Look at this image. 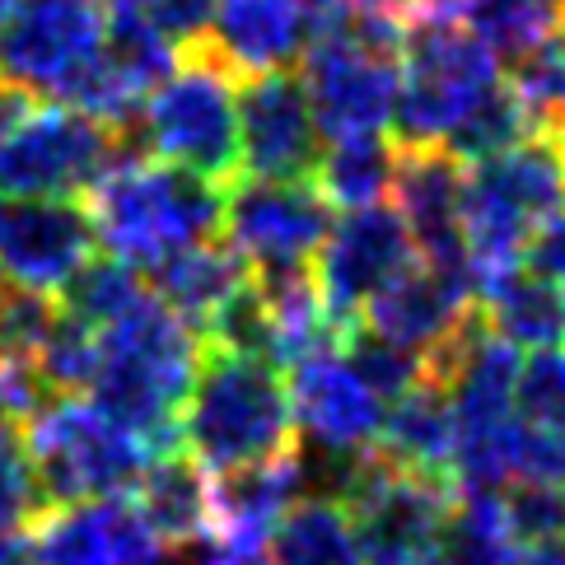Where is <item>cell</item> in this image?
I'll return each instance as SVG.
<instances>
[{
  "label": "cell",
  "instance_id": "obj_28",
  "mask_svg": "<svg viewBox=\"0 0 565 565\" xmlns=\"http://www.w3.org/2000/svg\"><path fill=\"white\" fill-rule=\"evenodd\" d=\"M462 19L514 66L565 29V0H468Z\"/></svg>",
  "mask_w": 565,
  "mask_h": 565
},
{
  "label": "cell",
  "instance_id": "obj_31",
  "mask_svg": "<svg viewBox=\"0 0 565 565\" xmlns=\"http://www.w3.org/2000/svg\"><path fill=\"white\" fill-rule=\"evenodd\" d=\"M341 351H347V360L355 365V374L365 379L383 402L412 393L416 383L430 379L426 355L397 347V341H388V337H379L374 328H365V322H355V328L341 332Z\"/></svg>",
  "mask_w": 565,
  "mask_h": 565
},
{
  "label": "cell",
  "instance_id": "obj_11",
  "mask_svg": "<svg viewBox=\"0 0 565 565\" xmlns=\"http://www.w3.org/2000/svg\"><path fill=\"white\" fill-rule=\"evenodd\" d=\"M397 85H402V52L347 33L309 38L305 89L322 140L383 136L397 113Z\"/></svg>",
  "mask_w": 565,
  "mask_h": 565
},
{
  "label": "cell",
  "instance_id": "obj_21",
  "mask_svg": "<svg viewBox=\"0 0 565 565\" xmlns=\"http://www.w3.org/2000/svg\"><path fill=\"white\" fill-rule=\"evenodd\" d=\"M150 280H154V295L164 299L183 322H192V328L201 332V341H206L215 318L225 313L230 299L253 280V267L244 262V253L220 234V238L178 248L164 262H154Z\"/></svg>",
  "mask_w": 565,
  "mask_h": 565
},
{
  "label": "cell",
  "instance_id": "obj_19",
  "mask_svg": "<svg viewBox=\"0 0 565 565\" xmlns=\"http://www.w3.org/2000/svg\"><path fill=\"white\" fill-rule=\"evenodd\" d=\"M309 462L299 444L267 462H248L211 481V542L220 547H262L299 500H305Z\"/></svg>",
  "mask_w": 565,
  "mask_h": 565
},
{
  "label": "cell",
  "instance_id": "obj_1",
  "mask_svg": "<svg viewBox=\"0 0 565 565\" xmlns=\"http://www.w3.org/2000/svg\"><path fill=\"white\" fill-rule=\"evenodd\" d=\"M201 355H206L201 332L150 290L122 318L98 328V360L89 393L113 416L131 420L140 435H150L164 454L183 449V412L201 370Z\"/></svg>",
  "mask_w": 565,
  "mask_h": 565
},
{
  "label": "cell",
  "instance_id": "obj_35",
  "mask_svg": "<svg viewBox=\"0 0 565 565\" xmlns=\"http://www.w3.org/2000/svg\"><path fill=\"white\" fill-rule=\"evenodd\" d=\"M514 412L529 426L565 435V347H542L519 365Z\"/></svg>",
  "mask_w": 565,
  "mask_h": 565
},
{
  "label": "cell",
  "instance_id": "obj_22",
  "mask_svg": "<svg viewBox=\"0 0 565 565\" xmlns=\"http://www.w3.org/2000/svg\"><path fill=\"white\" fill-rule=\"evenodd\" d=\"M379 454L393 458L397 468H407V472L454 481L458 420H454L449 388L435 383V379H426V383H416L412 393L393 397L388 416H383Z\"/></svg>",
  "mask_w": 565,
  "mask_h": 565
},
{
  "label": "cell",
  "instance_id": "obj_44",
  "mask_svg": "<svg viewBox=\"0 0 565 565\" xmlns=\"http://www.w3.org/2000/svg\"><path fill=\"white\" fill-rule=\"evenodd\" d=\"M556 136H561V146H565V127H561V131H556Z\"/></svg>",
  "mask_w": 565,
  "mask_h": 565
},
{
  "label": "cell",
  "instance_id": "obj_30",
  "mask_svg": "<svg viewBox=\"0 0 565 565\" xmlns=\"http://www.w3.org/2000/svg\"><path fill=\"white\" fill-rule=\"evenodd\" d=\"M533 131H537L533 113L523 108V98L514 94L510 79H500V85L454 127V136L444 140V146H449L462 164H477V159H491L500 150L519 146V140L533 136Z\"/></svg>",
  "mask_w": 565,
  "mask_h": 565
},
{
  "label": "cell",
  "instance_id": "obj_3",
  "mask_svg": "<svg viewBox=\"0 0 565 565\" xmlns=\"http://www.w3.org/2000/svg\"><path fill=\"white\" fill-rule=\"evenodd\" d=\"M183 449L206 472H234L295 449L290 383L276 360L206 341L183 412Z\"/></svg>",
  "mask_w": 565,
  "mask_h": 565
},
{
  "label": "cell",
  "instance_id": "obj_33",
  "mask_svg": "<svg viewBox=\"0 0 565 565\" xmlns=\"http://www.w3.org/2000/svg\"><path fill=\"white\" fill-rule=\"evenodd\" d=\"M47 510V495L38 487L24 430L14 420H0V533H24Z\"/></svg>",
  "mask_w": 565,
  "mask_h": 565
},
{
  "label": "cell",
  "instance_id": "obj_23",
  "mask_svg": "<svg viewBox=\"0 0 565 565\" xmlns=\"http://www.w3.org/2000/svg\"><path fill=\"white\" fill-rule=\"evenodd\" d=\"M477 305L487 313L491 332L504 337L510 347H561L565 341V290L561 280L533 271L529 262L495 271L491 280H481Z\"/></svg>",
  "mask_w": 565,
  "mask_h": 565
},
{
  "label": "cell",
  "instance_id": "obj_38",
  "mask_svg": "<svg viewBox=\"0 0 565 565\" xmlns=\"http://www.w3.org/2000/svg\"><path fill=\"white\" fill-rule=\"evenodd\" d=\"M514 481L565 487V435L519 420V430H514Z\"/></svg>",
  "mask_w": 565,
  "mask_h": 565
},
{
  "label": "cell",
  "instance_id": "obj_12",
  "mask_svg": "<svg viewBox=\"0 0 565 565\" xmlns=\"http://www.w3.org/2000/svg\"><path fill=\"white\" fill-rule=\"evenodd\" d=\"M328 230L332 206L313 183H280V178L248 173L225 188V238L257 276L313 267Z\"/></svg>",
  "mask_w": 565,
  "mask_h": 565
},
{
  "label": "cell",
  "instance_id": "obj_24",
  "mask_svg": "<svg viewBox=\"0 0 565 565\" xmlns=\"http://www.w3.org/2000/svg\"><path fill=\"white\" fill-rule=\"evenodd\" d=\"M136 504L173 552L211 537V481L188 449H169L150 462L136 481Z\"/></svg>",
  "mask_w": 565,
  "mask_h": 565
},
{
  "label": "cell",
  "instance_id": "obj_20",
  "mask_svg": "<svg viewBox=\"0 0 565 565\" xmlns=\"http://www.w3.org/2000/svg\"><path fill=\"white\" fill-rule=\"evenodd\" d=\"M472 309H477V286L468 276L416 262L407 276H397L379 299H370L360 322L374 328L379 337L397 341V347L430 355L472 318Z\"/></svg>",
  "mask_w": 565,
  "mask_h": 565
},
{
  "label": "cell",
  "instance_id": "obj_17",
  "mask_svg": "<svg viewBox=\"0 0 565 565\" xmlns=\"http://www.w3.org/2000/svg\"><path fill=\"white\" fill-rule=\"evenodd\" d=\"M462 183H468V164L449 146H397L393 206L412 225L420 262L468 276L477 286L468 234H462Z\"/></svg>",
  "mask_w": 565,
  "mask_h": 565
},
{
  "label": "cell",
  "instance_id": "obj_5",
  "mask_svg": "<svg viewBox=\"0 0 565 565\" xmlns=\"http://www.w3.org/2000/svg\"><path fill=\"white\" fill-rule=\"evenodd\" d=\"M19 430H24L47 504L127 495L136 491L150 462L164 454L131 420L113 416L104 402H85L79 393L47 397Z\"/></svg>",
  "mask_w": 565,
  "mask_h": 565
},
{
  "label": "cell",
  "instance_id": "obj_32",
  "mask_svg": "<svg viewBox=\"0 0 565 565\" xmlns=\"http://www.w3.org/2000/svg\"><path fill=\"white\" fill-rule=\"evenodd\" d=\"M56 322H62V309H56L52 295L0 286V360H29V365H38Z\"/></svg>",
  "mask_w": 565,
  "mask_h": 565
},
{
  "label": "cell",
  "instance_id": "obj_29",
  "mask_svg": "<svg viewBox=\"0 0 565 565\" xmlns=\"http://www.w3.org/2000/svg\"><path fill=\"white\" fill-rule=\"evenodd\" d=\"M66 295V313H75L79 322H89V328H108L113 318H122L131 305L150 295V280L140 276V267H131L127 257H89L85 267L75 271V280L62 290Z\"/></svg>",
  "mask_w": 565,
  "mask_h": 565
},
{
  "label": "cell",
  "instance_id": "obj_6",
  "mask_svg": "<svg viewBox=\"0 0 565 565\" xmlns=\"http://www.w3.org/2000/svg\"><path fill=\"white\" fill-rule=\"evenodd\" d=\"M150 159L201 173L230 188L244 178V140H238V79L206 47L183 52V66L169 71L131 127V146Z\"/></svg>",
  "mask_w": 565,
  "mask_h": 565
},
{
  "label": "cell",
  "instance_id": "obj_16",
  "mask_svg": "<svg viewBox=\"0 0 565 565\" xmlns=\"http://www.w3.org/2000/svg\"><path fill=\"white\" fill-rule=\"evenodd\" d=\"M238 140H244V173L280 178V183H313L322 159V131L305 75L271 71L238 79Z\"/></svg>",
  "mask_w": 565,
  "mask_h": 565
},
{
  "label": "cell",
  "instance_id": "obj_2",
  "mask_svg": "<svg viewBox=\"0 0 565 565\" xmlns=\"http://www.w3.org/2000/svg\"><path fill=\"white\" fill-rule=\"evenodd\" d=\"M98 248L150 271L178 248L225 234V188L150 154H122L89 192Z\"/></svg>",
  "mask_w": 565,
  "mask_h": 565
},
{
  "label": "cell",
  "instance_id": "obj_42",
  "mask_svg": "<svg viewBox=\"0 0 565 565\" xmlns=\"http://www.w3.org/2000/svg\"><path fill=\"white\" fill-rule=\"evenodd\" d=\"M379 565H449L439 552H420V556H402V561H379Z\"/></svg>",
  "mask_w": 565,
  "mask_h": 565
},
{
  "label": "cell",
  "instance_id": "obj_34",
  "mask_svg": "<svg viewBox=\"0 0 565 565\" xmlns=\"http://www.w3.org/2000/svg\"><path fill=\"white\" fill-rule=\"evenodd\" d=\"M510 85L523 98V108L533 113L537 131H561L565 127V38L556 33L552 43L519 56Z\"/></svg>",
  "mask_w": 565,
  "mask_h": 565
},
{
  "label": "cell",
  "instance_id": "obj_37",
  "mask_svg": "<svg viewBox=\"0 0 565 565\" xmlns=\"http://www.w3.org/2000/svg\"><path fill=\"white\" fill-rule=\"evenodd\" d=\"M122 6L146 19L178 56L206 43L215 19V0H122Z\"/></svg>",
  "mask_w": 565,
  "mask_h": 565
},
{
  "label": "cell",
  "instance_id": "obj_26",
  "mask_svg": "<svg viewBox=\"0 0 565 565\" xmlns=\"http://www.w3.org/2000/svg\"><path fill=\"white\" fill-rule=\"evenodd\" d=\"M397 183V146L388 136H351L332 140V150H322L313 188L328 196V206L360 211L379 206L393 196Z\"/></svg>",
  "mask_w": 565,
  "mask_h": 565
},
{
  "label": "cell",
  "instance_id": "obj_8",
  "mask_svg": "<svg viewBox=\"0 0 565 565\" xmlns=\"http://www.w3.org/2000/svg\"><path fill=\"white\" fill-rule=\"evenodd\" d=\"M131 136L71 104L29 108L10 136H0V196H89Z\"/></svg>",
  "mask_w": 565,
  "mask_h": 565
},
{
  "label": "cell",
  "instance_id": "obj_36",
  "mask_svg": "<svg viewBox=\"0 0 565 565\" xmlns=\"http://www.w3.org/2000/svg\"><path fill=\"white\" fill-rule=\"evenodd\" d=\"M504 519L519 547H537V542H561L565 537V487H547V481H510V491H500Z\"/></svg>",
  "mask_w": 565,
  "mask_h": 565
},
{
  "label": "cell",
  "instance_id": "obj_13",
  "mask_svg": "<svg viewBox=\"0 0 565 565\" xmlns=\"http://www.w3.org/2000/svg\"><path fill=\"white\" fill-rule=\"evenodd\" d=\"M98 253V230L75 196H0V276L56 295Z\"/></svg>",
  "mask_w": 565,
  "mask_h": 565
},
{
  "label": "cell",
  "instance_id": "obj_27",
  "mask_svg": "<svg viewBox=\"0 0 565 565\" xmlns=\"http://www.w3.org/2000/svg\"><path fill=\"white\" fill-rule=\"evenodd\" d=\"M514 552L519 542L504 519L500 491H458L439 537V556L449 565H510Z\"/></svg>",
  "mask_w": 565,
  "mask_h": 565
},
{
  "label": "cell",
  "instance_id": "obj_14",
  "mask_svg": "<svg viewBox=\"0 0 565 565\" xmlns=\"http://www.w3.org/2000/svg\"><path fill=\"white\" fill-rule=\"evenodd\" d=\"M290 407H295V430L322 458L374 454L383 435V416H388L383 397L355 374L341 341L318 347L290 365Z\"/></svg>",
  "mask_w": 565,
  "mask_h": 565
},
{
  "label": "cell",
  "instance_id": "obj_7",
  "mask_svg": "<svg viewBox=\"0 0 565 565\" xmlns=\"http://www.w3.org/2000/svg\"><path fill=\"white\" fill-rule=\"evenodd\" d=\"M500 52L468 19H426L402 38L397 146H444L454 127L500 85Z\"/></svg>",
  "mask_w": 565,
  "mask_h": 565
},
{
  "label": "cell",
  "instance_id": "obj_25",
  "mask_svg": "<svg viewBox=\"0 0 565 565\" xmlns=\"http://www.w3.org/2000/svg\"><path fill=\"white\" fill-rule=\"evenodd\" d=\"M276 565H370L355 514L341 495H305L271 533Z\"/></svg>",
  "mask_w": 565,
  "mask_h": 565
},
{
  "label": "cell",
  "instance_id": "obj_4",
  "mask_svg": "<svg viewBox=\"0 0 565 565\" xmlns=\"http://www.w3.org/2000/svg\"><path fill=\"white\" fill-rule=\"evenodd\" d=\"M565 211V146L556 131H533L519 146L468 164L462 183V234H468L477 290L481 280L514 267Z\"/></svg>",
  "mask_w": 565,
  "mask_h": 565
},
{
  "label": "cell",
  "instance_id": "obj_43",
  "mask_svg": "<svg viewBox=\"0 0 565 565\" xmlns=\"http://www.w3.org/2000/svg\"><path fill=\"white\" fill-rule=\"evenodd\" d=\"M19 6V0H0V24H6V19H10V10Z\"/></svg>",
  "mask_w": 565,
  "mask_h": 565
},
{
  "label": "cell",
  "instance_id": "obj_40",
  "mask_svg": "<svg viewBox=\"0 0 565 565\" xmlns=\"http://www.w3.org/2000/svg\"><path fill=\"white\" fill-rule=\"evenodd\" d=\"M196 565H276V561L262 556V547H220V542H215V547L201 556Z\"/></svg>",
  "mask_w": 565,
  "mask_h": 565
},
{
  "label": "cell",
  "instance_id": "obj_15",
  "mask_svg": "<svg viewBox=\"0 0 565 565\" xmlns=\"http://www.w3.org/2000/svg\"><path fill=\"white\" fill-rule=\"evenodd\" d=\"M33 565H164L169 542L136 495L47 504L29 529Z\"/></svg>",
  "mask_w": 565,
  "mask_h": 565
},
{
  "label": "cell",
  "instance_id": "obj_18",
  "mask_svg": "<svg viewBox=\"0 0 565 565\" xmlns=\"http://www.w3.org/2000/svg\"><path fill=\"white\" fill-rule=\"evenodd\" d=\"M309 0H215L206 47L234 79L290 71L309 52Z\"/></svg>",
  "mask_w": 565,
  "mask_h": 565
},
{
  "label": "cell",
  "instance_id": "obj_41",
  "mask_svg": "<svg viewBox=\"0 0 565 565\" xmlns=\"http://www.w3.org/2000/svg\"><path fill=\"white\" fill-rule=\"evenodd\" d=\"M510 565H565V537L561 542H537L510 556Z\"/></svg>",
  "mask_w": 565,
  "mask_h": 565
},
{
  "label": "cell",
  "instance_id": "obj_10",
  "mask_svg": "<svg viewBox=\"0 0 565 565\" xmlns=\"http://www.w3.org/2000/svg\"><path fill=\"white\" fill-rule=\"evenodd\" d=\"M416 262L420 248L412 238V225L388 201L332 220V230L313 257V280L337 337L355 328L365 318L370 299H379L397 276H407Z\"/></svg>",
  "mask_w": 565,
  "mask_h": 565
},
{
  "label": "cell",
  "instance_id": "obj_9",
  "mask_svg": "<svg viewBox=\"0 0 565 565\" xmlns=\"http://www.w3.org/2000/svg\"><path fill=\"white\" fill-rule=\"evenodd\" d=\"M108 38L98 0H19L0 24V79L29 98L66 104Z\"/></svg>",
  "mask_w": 565,
  "mask_h": 565
},
{
  "label": "cell",
  "instance_id": "obj_39",
  "mask_svg": "<svg viewBox=\"0 0 565 565\" xmlns=\"http://www.w3.org/2000/svg\"><path fill=\"white\" fill-rule=\"evenodd\" d=\"M523 262H529L533 271L552 276V280H561V286H565V211L552 220V225H542V234L529 244Z\"/></svg>",
  "mask_w": 565,
  "mask_h": 565
}]
</instances>
